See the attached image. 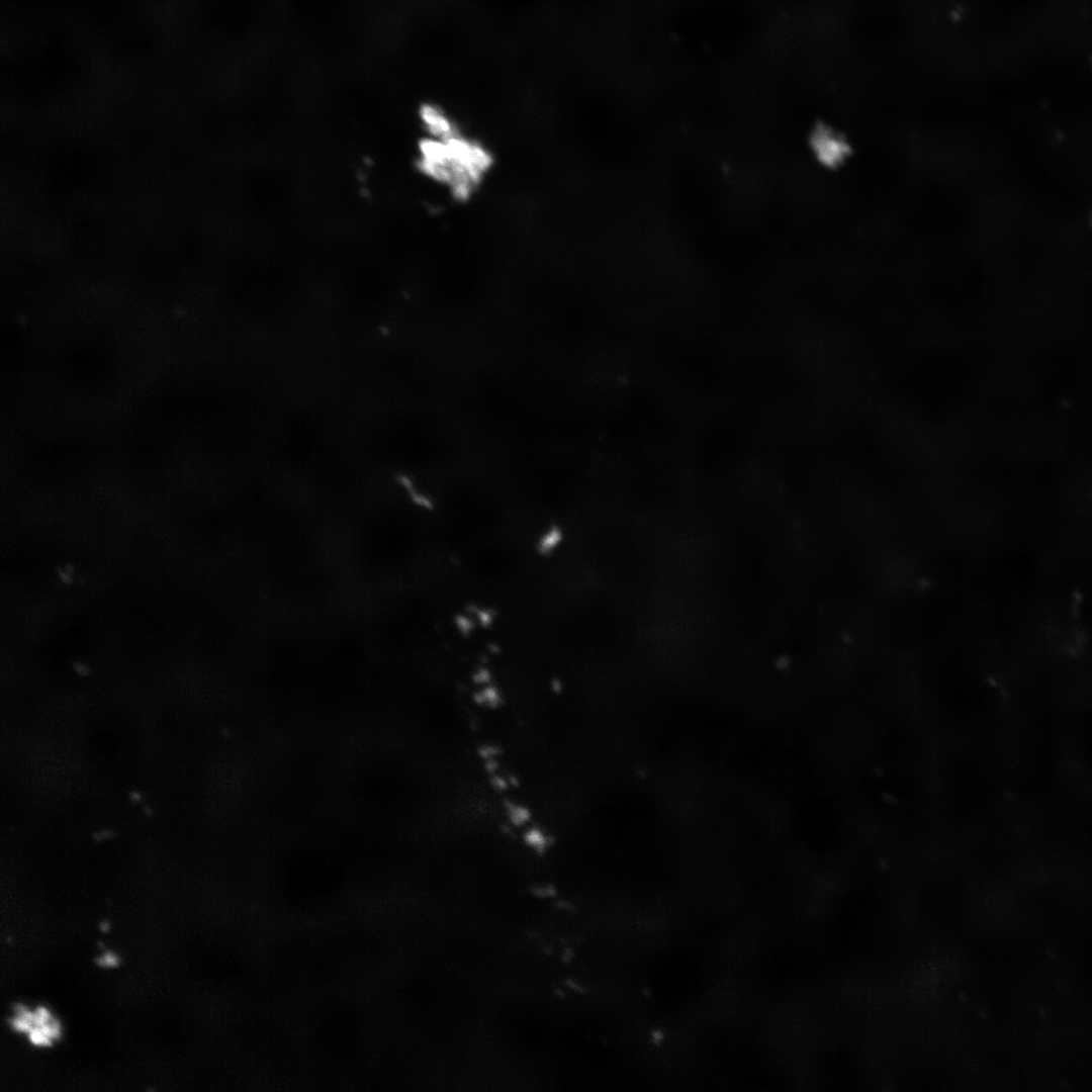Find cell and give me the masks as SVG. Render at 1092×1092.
<instances>
[{
  "label": "cell",
  "instance_id": "cell-2",
  "mask_svg": "<svg viewBox=\"0 0 1092 1092\" xmlns=\"http://www.w3.org/2000/svg\"><path fill=\"white\" fill-rule=\"evenodd\" d=\"M567 538V527L560 521H550L533 538V552L541 560L553 559L566 545Z\"/></svg>",
  "mask_w": 1092,
  "mask_h": 1092
},
{
  "label": "cell",
  "instance_id": "cell-12",
  "mask_svg": "<svg viewBox=\"0 0 1092 1092\" xmlns=\"http://www.w3.org/2000/svg\"><path fill=\"white\" fill-rule=\"evenodd\" d=\"M97 963L103 967H114L118 964V960L114 954L106 953L102 958L98 959Z\"/></svg>",
  "mask_w": 1092,
  "mask_h": 1092
},
{
  "label": "cell",
  "instance_id": "cell-9",
  "mask_svg": "<svg viewBox=\"0 0 1092 1092\" xmlns=\"http://www.w3.org/2000/svg\"><path fill=\"white\" fill-rule=\"evenodd\" d=\"M495 672L488 663H475L469 671V680L474 688L495 681Z\"/></svg>",
  "mask_w": 1092,
  "mask_h": 1092
},
{
  "label": "cell",
  "instance_id": "cell-11",
  "mask_svg": "<svg viewBox=\"0 0 1092 1092\" xmlns=\"http://www.w3.org/2000/svg\"><path fill=\"white\" fill-rule=\"evenodd\" d=\"M489 784L491 788L497 792L506 791L510 786L503 776L496 775L495 772L490 775Z\"/></svg>",
  "mask_w": 1092,
  "mask_h": 1092
},
{
  "label": "cell",
  "instance_id": "cell-3",
  "mask_svg": "<svg viewBox=\"0 0 1092 1092\" xmlns=\"http://www.w3.org/2000/svg\"><path fill=\"white\" fill-rule=\"evenodd\" d=\"M419 116L428 136L445 140L461 131L449 113L436 103L421 105Z\"/></svg>",
  "mask_w": 1092,
  "mask_h": 1092
},
{
  "label": "cell",
  "instance_id": "cell-5",
  "mask_svg": "<svg viewBox=\"0 0 1092 1092\" xmlns=\"http://www.w3.org/2000/svg\"><path fill=\"white\" fill-rule=\"evenodd\" d=\"M473 703L486 710H496L505 703V695L502 688L495 682L477 687L471 694Z\"/></svg>",
  "mask_w": 1092,
  "mask_h": 1092
},
{
  "label": "cell",
  "instance_id": "cell-6",
  "mask_svg": "<svg viewBox=\"0 0 1092 1092\" xmlns=\"http://www.w3.org/2000/svg\"><path fill=\"white\" fill-rule=\"evenodd\" d=\"M450 625L454 633L464 641L473 639L479 631L474 617L463 608H459L451 614Z\"/></svg>",
  "mask_w": 1092,
  "mask_h": 1092
},
{
  "label": "cell",
  "instance_id": "cell-4",
  "mask_svg": "<svg viewBox=\"0 0 1092 1092\" xmlns=\"http://www.w3.org/2000/svg\"><path fill=\"white\" fill-rule=\"evenodd\" d=\"M462 608L474 617L479 631L483 633L494 631L502 619V610L490 602L471 600Z\"/></svg>",
  "mask_w": 1092,
  "mask_h": 1092
},
{
  "label": "cell",
  "instance_id": "cell-8",
  "mask_svg": "<svg viewBox=\"0 0 1092 1092\" xmlns=\"http://www.w3.org/2000/svg\"><path fill=\"white\" fill-rule=\"evenodd\" d=\"M504 813L509 824L517 828L527 827L533 816L532 810L527 805L514 800H507L504 803Z\"/></svg>",
  "mask_w": 1092,
  "mask_h": 1092
},
{
  "label": "cell",
  "instance_id": "cell-10",
  "mask_svg": "<svg viewBox=\"0 0 1092 1092\" xmlns=\"http://www.w3.org/2000/svg\"><path fill=\"white\" fill-rule=\"evenodd\" d=\"M28 1034L29 1039L33 1044L44 1046L52 1044V1039L46 1034H43L42 1031L36 1026H32L31 1029L28 1031Z\"/></svg>",
  "mask_w": 1092,
  "mask_h": 1092
},
{
  "label": "cell",
  "instance_id": "cell-1",
  "mask_svg": "<svg viewBox=\"0 0 1092 1092\" xmlns=\"http://www.w3.org/2000/svg\"><path fill=\"white\" fill-rule=\"evenodd\" d=\"M419 170L446 186L452 197L467 201L493 166L490 150L461 131L445 140L426 135L419 143Z\"/></svg>",
  "mask_w": 1092,
  "mask_h": 1092
},
{
  "label": "cell",
  "instance_id": "cell-7",
  "mask_svg": "<svg viewBox=\"0 0 1092 1092\" xmlns=\"http://www.w3.org/2000/svg\"><path fill=\"white\" fill-rule=\"evenodd\" d=\"M522 840L527 848L537 854H544L553 843L550 833L539 825H528L523 832Z\"/></svg>",
  "mask_w": 1092,
  "mask_h": 1092
}]
</instances>
